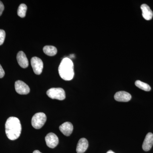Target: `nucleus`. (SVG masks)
Listing matches in <instances>:
<instances>
[{"instance_id": "2", "label": "nucleus", "mask_w": 153, "mask_h": 153, "mask_svg": "<svg viewBox=\"0 0 153 153\" xmlns=\"http://www.w3.org/2000/svg\"><path fill=\"white\" fill-rule=\"evenodd\" d=\"M58 72L61 78L65 80H71L74 76V64L71 59L63 58L58 68Z\"/></svg>"}, {"instance_id": "5", "label": "nucleus", "mask_w": 153, "mask_h": 153, "mask_svg": "<svg viewBox=\"0 0 153 153\" xmlns=\"http://www.w3.org/2000/svg\"><path fill=\"white\" fill-rule=\"evenodd\" d=\"M31 63L34 73L38 75L41 74L44 67L42 60L39 57H33L31 59Z\"/></svg>"}, {"instance_id": "13", "label": "nucleus", "mask_w": 153, "mask_h": 153, "mask_svg": "<svg viewBox=\"0 0 153 153\" xmlns=\"http://www.w3.org/2000/svg\"><path fill=\"white\" fill-rule=\"evenodd\" d=\"M88 146V140L84 138L80 139L78 141L76 146V152L77 153L85 152Z\"/></svg>"}, {"instance_id": "19", "label": "nucleus", "mask_w": 153, "mask_h": 153, "mask_svg": "<svg viewBox=\"0 0 153 153\" xmlns=\"http://www.w3.org/2000/svg\"><path fill=\"white\" fill-rule=\"evenodd\" d=\"M4 9V4H3V3L0 1V16L2 14Z\"/></svg>"}, {"instance_id": "12", "label": "nucleus", "mask_w": 153, "mask_h": 153, "mask_svg": "<svg viewBox=\"0 0 153 153\" xmlns=\"http://www.w3.org/2000/svg\"><path fill=\"white\" fill-rule=\"evenodd\" d=\"M141 9L142 11V16L144 19L147 21L152 19L153 16V12L148 5L143 4L141 6Z\"/></svg>"}, {"instance_id": "14", "label": "nucleus", "mask_w": 153, "mask_h": 153, "mask_svg": "<svg viewBox=\"0 0 153 153\" xmlns=\"http://www.w3.org/2000/svg\"><path fill=\"white\" fill-rule=\"evenodd\" d=\"M43 51L46 55L49 56H53L57 53V49L52 46H46L43 48Z\"/></svg>"}, {"instance_id": "20", "label": "nucleus", "mask_w": 153, "mask_h": 153, "mask_svg": "<svg viewBox=\"0 0 153 153\" xmlns=\"http://www.w3.org/2000/svg\"><path fill=\"white\" fill-rule=\"evenodd\" d=\"M33 153H42L40 152V151L38 150H36L33 152Z\"/></svg>"}, {"instance_id": "10", "label": "nucleus", "mask_w": 153, "mask_h": 153, "mask_svg": "<svg viewBox=\"0 0 153 153\" xmlns=\"http://www.w3.org/2000/svg\"><path fill=\"white\" fill-rule=\"evenodd\" d=\"M59 129L61 132L66 136H69L73 130V126L70 122L64 123L59 127Z\"/></svg>"}, {"instance_id": "21", "label": "nucleus", "mask_w": 153, "mask_h": 153, "mask_svg": "<svg viewBox=\"0 0 153 153\" xmlns=\"http://www.w3.org/2000/svg\"><path fill=\"white\" fill-rule=\"evenodd\" d=\"M106 153H114V152H113L112 151L109 150V151H108V152H107Z\"/></svg>"}, {"instance_id": "7", "label": "nucleus", "mask_w": 153, "mask_h": 153, "mask_svg": "<svg viewBox=\"0 0 153 153\" xmlns=\"http://www.w3.org/2000/svg\"><path fill=\"white\" fill-rule=\"evenodd\" d=\"M45 141L47 146L52 149L56 147L59 143L58 137L53 133H50L47 134L45 137Z\"/></svg>"}, {"instance_id": "15", "label": "nucleus", "mask_w": 153, "mask_h": 153, "mask_svg": "<svg viewBox=\"0 0 153 153\" xmlns=\"http://www.w3.org/2000/svg\"><path fill=\"white\" fill-rule=\"evenodd\" d=\"M135 85L140 89L145 91H150L151 89L150 86L147 83H145L139 80H137L135 82Z\"/></svg>"}, {"instance_id": "18", "label": "nucleus", "mask_w": 153, "mask_h": 153, "mask_svg": "<svg viewBox=\"0 0 153 153\" xmlns=\"http://www.w3.org/2000/svg\"><path fill=\"white\" fill-rule=\"evenodd\" d=\"M5 72L4 69L0 64V78H2L4 76Z\"/></svg>"}, {"instance_id": "6", "label": "nucleus", "mask_w": 153, "mask_h": 153, "mask_svg": "<svg viewBox=\"0 0 153 153\" xmlns=\"http://www.w3.org/2000/svg\"><path fill=\"white\" fill-rule=\"evenodd\" d=\"M16 91L20 94H27L30 93V87L27 84L21 80L16 81L15 84Z\"/></svg>"}, {"instance_id": "8", "label": "nucleus", "mask_w": 153, "mask_h": 153, "mask_svg": "<svg viewBox=\"0 0 153 153\" xmlns=\"http://www.w3.org/2000/svg\"><path fill=\"white\" fill-rule=\"evenodd\" d=\"M114 98L116 101L127 102L131 100V96L128 92L125 91H120L115 94Z\"/></svg>"}, {"instance_id": "11", "label": "nucleus", "mask_w": 153, "mask_h": 153, "mask_svg": "<svg viewBox=\"0 0 153 153\" xmlns=\"http://www.w3.org/2000/svg\"><path fill=\"white\" fill-rule=\"evenodd\" d=\"M17 60L20 66L23 68H26L29 66L27 58L24 52L20 51L17 55Z\"/></svg>"}, {"instance_id": "1", "label": "nucleus", "mask_w": 153, "mask_h": 153, "mask_svg": "<svg viewBox=\"0 0 153 153\" xmlns=\"http://www.w3.org/2000/svg\"><path fill=\"white\" fill-rule=\"evenodd\" d=\"M5 131L7 137L11 140L19 138L22 131V125L18 118L11 117L7 120Z\"/></svg>"}, {"instance_id": "4", "label": "nucleus", "mask_w": 153, "mask_h": 153, "mask_svg": "<svg viewBox=\"0 0 153 153\" xmlns=\"http://www.w3.org/2000/svg\"><path fill=\"white\" fill-rule=\"evenodd\" d=\"M47 96L52 99L63 100L66 98L65 92L63 88H53L47 90Z\"/></svg>"}, {"instance_id": "16", "label": "nucleus", "mask_w": 153, "mask_h": 153, "mask_svg": "<svg viewBox=\"0 0 153 153\" xmlns=\"http://www.w3.org/2000/svg\"><path fill=\"white\" fill-rule=\"evenodd\" d=\"M27 6L25 4H22L20 5L18 8L17 13L18 16L21 18H24L26 16V12H27Z\"/></svg>"}, {"instance_id": "17", "label": "nucleus", "mask_w": 153, "mask_h": 153, "mask_svg": "<svg viewBox=\"0 0 153 153\" xmlns=\"http://www.w3.org/2000/svg\"><path fill=\"white\" fill-rule=\"evenodd\" d=\"M5 37L6 33L4 30H0V46L4 43Z\"/></svg>"}, {"instance_id": "3", "label": "nucleus", "mask_w": 153, "mask_h": 153, "mask_svg": "<svg viewBox=\"0 0 153 153\" xmlns=\"http://www.w3.org/2000/svg\"><path fill=\"white\" fill-rule=\"evenodd\" d=\"M47 116L44 113L39 112L33 116L32 119V126L36 129H40L44 126L47 121Z\"/></svg>"}, {"instance_id": "9", "label": "nucleus", "mask_w": 153, "mask_h": 153, "mask_svg": "<svg viewBox=\"0 0 153 153\" xmlns=\"http://www.w3.org/2000/svg\"><path fill=\"white\" fill-rule=\"evenodd\" d=\"M153 145V134L149 133L147 134L143 144V149L144 151L148 152L152 149Z\"/></svg>"}]
</instances>
